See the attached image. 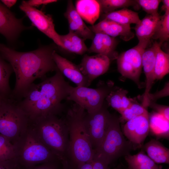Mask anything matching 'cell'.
<instances>
[{"label": "cell", "mask_w": 169, "mask_h": 169, "mask_svg": "<svg viewBox=\"0 0 169 169\" xmlns=\"http://www.w3.org/2000/svg\"><path fill=\"white\" fill-rule=\"evenodd\" d=\"M150 42L139 41L133 48L119 55L117 58L118 70L121 75L133 81L141 88L140 76L142 68V56Z\"/></svg>", "instance_id": "9"}, {"label": "cell", "mask_w": 169, "mask_h": 169, "mask_svg": "<svg viewBox=\"0 0 169 169\" xmlns=\"http://www.w3.org/2000/svg\"><path fill=\"white\" fill-rule=\"evenodd\" d=\"M88 27L95 34L102 33L114 38L119 36L125 41L130 40L135 36L130 25L121 24L106 19H103L97 24Z\"/></svg>", "instance_id": "16"}, {"label": "cell", "mask_w": 169, "mask_h": 169, "mask_svg": "<svg viewBox=\"0 0 169 169\" xmlns=\"http://www.w3.org/2000/svg\"><path fill=\"white\" fill-rule=\"evenodd\" d=\"M14 145L7 138L0 134V161L15 160Z\"/></svg>", "instance_id": "30"}, {"label": "cell", "mask_w": 169, "mask_h": 169, "mask_svg": "<svg viewBox=\"0 0 169 169\" xmlns=\"http://www.w3.org/2000/svg\"><path fill=\"white\" fill-rule=\"evenodd\" d=\"M161 17L159 13L155 15L148 14L136 24L134 29L139 41L150 42Z\"/></svg>", "instance_id": "19"}, {"label": "cell", "mask_w": 169, "mask_h": 169, "mask_svg": "<svg viewBox=\"0 0 169 169\" xmlns=\"http://www.w3.org/2000/svg\"><path fill=\"white\" fill-rule=\"evenodd\" d=\"M169 82H167L164 87L161 90L153 94L150 93L148 95V99L149 103L150 101H153L157 100L169 95Z\"/></svg>", "instance_id": "35"}, {"label": "cell", "mask_w": 169, "mask_h": 169, "mask_svg": "<svg viewBox=\"0 0 169 169\" xmlns=\"http://www.w3.org/2000/svg\"><path fill=\"white\" fill-rule=\"evenodd\" d=\"M161 2L163 4L161 7V10L165 12L169 11V0H163Z\"/></svg>", "instance_id": "41"}, {"label": "cell", "mask_w": 169, "mask_h": 169, "mask_svg": "<svg viewBox=\"0 0 169 169\" xmlns=\"http://www.w3.org/2000/svg\"><path fill=\"white\" fill-rule=\"evenodd\" d=\"M110 61L107 57L101 54L92 56L85 54L78 66L91 84L94 79L107 71Z\"/></svg>", "instance_id": "13"}, {"label": "cell", "mask_w": 169, "mask_h": 169, "mask_svg": "<svg viewBox=\"0 0 169 169\" xmlns=\"http://www.w3.org/2000/svg\"><path fill=\"white\" fill-rule=\"evenodd\" d=\"M75 7L82 19L91 25H94L100 17V6L97 0H77Z\"/></svg>", "instance_id": "20"}, {"label": "cell", "mask_w": 169, "mask_h": 169, "mask_svg": "<svg viewBox=\"0 0 169 169\" xmlns=\"http://www.w3.org/2000/svg\"><path fill=\"white\" fill-rule=\"evenodd\" d=\"M120 122L119 118L116 115L111 114L105 137L100 146L94 150L93 157L100 159L108 166L138 147L125 139L120 129Z\"/></svg>", "instance_id": "6"}, {"label": "cell", "mask_w": 169, "mask_h": 169, "mask_svg": "<svg viewBox=\"0 0 169 169\" xmlns=\"http://www.w3.org/2000/svg\"><path fill=\"white\" fill-rule=\"evenodd\" d=\"M6 61L0 54V95L3 97L9 98L12 91L9 79L13 71L10 64Z\"/></svg>", "instance_id": "26"}, {"label": "cell", "mask_w": 169, "mask_h": 169, "mask_svg": "<svg viewBox=\"0 0 169 169\" xmlns=\"http://www.w3.org/2000/svg\"><path fill=\"white\" fill-rule=\"evenodd\" d=\"M148 106L154 109L157 113L162 115L166 120L169 121V106L157 104L154 102L150 101Z\"/></svg>", "instance_id": "34"}, {"label": "cell", "mask_w": 169, "mask_h": 169, "mask_svg": "<svg viewBox=\"0 0 169 169\" xmlns=\"http://www.w3.org/2000/svg\"><path fill=\"white\" fill-rule=\"evenodd\" d=\"M63 49L76 54L82 55L87 52L88 48L84 40L74 33L69 31L67 34L60 35Z\"/></svg>", "instance_id": "24"}, {"label": "cell", "mask_w": 169, "mask_h": 169, "mask_svg": "<svg viewBox=\"0 0 169 169\" xmlns=\"http://www.w3.org/2000/svg\"><path fill=\"white\" fill-rule=\"evenodd\" d=\"M102 16V19L110 20L123 25L137 24L141 21L137 13L127 8L103 14Z\"/></svg>", "instance_id": "22"}, {"label": "cell", "mask_w": 169, "mask_h": 169, "mask_svg": "<svg viewBox=\"0 0 169 169\" xmlns=\"http://www.w3.org/2000/svg\"><path fill=\"white\" fill-rule=\"evenodd\" d=\"M117 44L115 38L102 33H96L87 52L106 56L110 61L116 59L119 55L115 50Z\"/></svg>", "instance_id": "18"}, {"label": "cell", "mask_w": 169, "mask_h": 169, "mask_svg": "<svg viewBox=\"0 0 169 169\" xmlns=\"http://www.w3.org/2000/svg\"><path fill=\"white\" fill-rule=\"evenodd\" d=\"M53 59L60 72L75 83L77 86L88 87L90 84L88 79L81 73L78 65L58 54H53Z\"/></svg>", "instance_id": "17"}, {"label": "cell", "mask_w": 169, "mask_h": 169, "mask_svg": "<svg viewBox=\"0 0 169 169\" xmlns=\"http://www.w3.org/2000/svg\"><path fill=\"white\" fill-rule=\"evenodd\" d=\"M147 111L146 109L142 105L133 102L129 107L120 113L121 115V117L119 118L120 122V121H127Z\"/></svg>", "instance_id": "32"}, {"label": "cell", "mask_w": 169, "mask_h": 169, "mask_svg": "<svg viewBox=\"0 0 169 169\" xmlns=\"http://www.w3.org/2000/svg\"><path fill=\"white\" fill-rule=\"evenodd\" d=\"M85 111L74 103L68 109L64 117L69 133L67 162L71 169L91 161L94 157V151L84 124Z\"/></svg>", "instance_id": "3"}, {"label": "cell", "mask_w": 169, "mask_h": 169, "mask_svg": "<svg viewBox=\"0 0 169 169\" xmlns=\"http://www.w3.org/2000/svg\"><path fill=\"white\" fill-rule=\"evenodd\" d=\"M114 169H120L118 168H114Z\"/></svg>", "instance_id": "44"}, {"label": "cell", "mask_w": 169, "mask_h": 169, "mask_svg": "<svg viewBox=\"0 0 169 169\" xmlns=\"http://www.w3.org/2000/svg\"><path fill=\"white\" fill-rule=\"evenodd\" d=\"M25 28L21 19L0 2V33L9 41H13Z\"/></svg>", "instance_id": "15"}, {"label": "cell", "mask_w": 169, "mask_h": 169, "mask_svg": "<svg viewBox=\"0 0 169 169\" xmlns=\"http://www.w3.org/2000/svg\"><path fill=\"white\" fill-rule=\"evenodd\" d=\"M100 8V13H108L120 8H127L130 6H139L136 0H97Z\"/></svg>", "instance_id": "28"}, {"label": "cell", "mask_w": 169, "mask_h": 169, "mask_svg": "<svg viewBox=\"0 0 169 169\" xmlns=\"http://www.w3.org/2000/svg\"><path fill=\"white\" fill-rule=\"evenodd\" d=\"M128 92L125 90L117 87L110 93L105 100L108 105L120 113L133 103L127 97Z\"/></svg>", "instance_id": "23"}, {"label": "cell", "mask_w": 169, "mask_h": 169, "mask_svg": "<svg viewBox=\"0 0 169 169\" xmlns=\"http://www.w3.org/2000/svg\"><path fill=\"white\" fill-rule=\"evenodd\" d=\"M56 0H30L26 1L27 3L30 6L35 8L42 5H47L49 3L57 2Z\"/></svg>", "instance_id": "37"}, {"label": "cell", "mask_w": 169, "mask_h": 169, "mask_svg": "<svg viewBox=\"0 0 169 169\" xmlns=\"http://www.w3.org/2000/svg\"><path fill=\"white\" fill-rule=\"evenodd\" d=\"M1 1L8 8H10L15 4L17 1L16 0H2Z\"/></svg>", "instance_id": "40"}, {"label": "cell", "mask_w": 169, "mask_h": 169, "mask_svg": "<svg viewBox=\"0 0 169 169\" xmlns=\"http://www.w3.org/2000/svg\"><path fill=\"white\" fill-rule=\"evenodd\" d=\"M143 148L155 163L169 164V150L158 140L151 139L145 144Z\"/></svg>", "instance_id": "21"}, {"label": "cell", "mask_w": 169, "mask_h": 169, "mask_svg": "<svg viewBox=\"0 0 169 169\" xmlns=\"http://www.w3.org/2000/svg\"></svg>", "instance_id": "45"}, {"label": "cell", "mask_w": 169, "mask_h": 169, "mask_svg": "<svg viewBox=\"0 0 169 169\" xmlns=\"http://www.w3.org/2000/svg\"><path fill=\"white\" fill-rule=\"evenodd\" d=\"M29 125L40 141L61 162L67 161L69 133L64 117L49 115L30 122Z\"/></svg>", "instance_id": "4"}, {"label": "cell", "mask_w": 169, "mask_h": 169, "mask_svg": "<svg viewBox=\"0 0 169 169\" xmlns=\"http://www.w3.org/2000/svg\"><path fill=\"white\" fill-rule=\"evenodd\" d=\"M105 100L101 107L91 113L85 111L84 127L92 148L96 149L102 141L107 131L111 115Z\"/></svg>", "instance_id": "10"}, {"label": "cell", "mask_w": 169, "mask_h": 169, "mask_svg": "<svg viewBox=\"0 0 169 169\" xmlns=\"http://www.w3.org/2000/svg\"><path fill=\"white\" fill-rule=\"evenodd\" d=\"M116 87L110 80L100 82L95 88L71 86L66 99L74 102L87 113H91L101 107L107 96Z\"/></svg>", "instance_id": "8"}, {"label": "cell", "mask_w": 169, "mask_h": 169, "mask_svg": "<svg viewBox=\"0 0 169 169\" xmlns=\"http://www.w3.org/2000/svg\"><path fill=\"white\" fill-rule=\"evenodd\" d=\"M54 161L43 163L28 167H18L17 169H59L58 163Z\"/></svg>", "instance_id": "36"}, {"label": "cell", "mask_w": 169, "mask_h": 169, "mask_svg": "<svg viewBox=\"0 0 169 169\" xmlns=\"http://www.w3.org/2000/svg\"><path fill=\"white\" fill-rule=\"evenodd\" d=\"M169 38V11L161 16L156 30L152 39H158L161 45Z\"/></svg>", "instance_id": "29"}, {"label": "cell", "mask_w": 169, "mask_h": 169, "mask_svg": "<svg viewBox=\"0 0 169 169\" xmlns=\"http://www.w3.org/2000/svg\"><path fill=\"white\" fill-rule=\"evenodd\" d=\"M158 45L155 41L151 47L145 49L142 56V66L146 76L145 90L142 105L146 108L148 106V95L155 80L154 68Z\"/></svg>", "instance_id": "14"}, {"label": "cell", "mask_w": 169, "mask_h": 169, "mask_svg": "<svg viewBox=\"0 0 169 169\" xmlns=\"http://www.w3.org/2000/svg\"><path fill=\"white\" fill-rule=\"evenodd\" d=\"M3 97L0 95V100H1Z\"/></svg>", "instance_id": "43"}, {"label": "cell", "mask_w": 169, "mask_h": 169, "mask_svg": "<svg viewBox=\"0 0 169 169\" xmlns=\"http://www.w3.org/2000/svg\"><path fill=\"white\" fill-rule=\"evenodd\" d=\"M64 15L67 19L71 20L85 31H92L85 24L83 20L77 12L72 1L69 0L68 1L67 9Z\"/></svg>", "instance_id": "31"}, {"label": "cell", "mask_w": 169, "mask_h": 169, "mask_svg": "<svg viewBox=\"0 0 169 169\" xmlns=\"http://www.w3.org/2000/svg\"><path fill=\"white\" fill-rule=\"evenodd\" d=\"M55 51L54 47L49 45L20 52L0 44V54L10 64L15 75V85L10 98L19 101L35 80L44 79L47 73L58 69L53 57Z\"/></svg>", "instance_id": "1"}, {"label": "cell", "mask_w": 169, "mask_h": 169, "mask_svg": "<svg viewBox=\"0 0 169 169\" xmlns=\"http://www.w3.org/2000/svg\"><path fill=\"white\" fill-rule=\"evenodd\" d=\"M29 123L27 115L16 101L3 97L0 100V134L13 144Z\"/></svg>", "instance_id": "7"}, {"label": "cell", "mask_w": 169, "mask_h": 169, "mask_svg": "<svg viewBox=\"0 0 169 169\" xmlns=\"http://www.w3.org/2000/svg\"><path fill=\"white\" fill-rule=\"evenodd\" d=\"M70 86L58 70L41 82L33 83L17 103L30 122L49 115L58 116L64 111L62 101L69 96Z\"/></svg>", "instance_id": "2"}, {"label": "cell", "mask_w": 169, "mask_h": 169, "mask_svg": "<svg viewBox=\"0 0 169 169\" xmlns=\"http://www.w3.org/2000/svg\"><path fill=\"white\" fill-rule=\"evenodd\" d=\"M138 5L148 14H158V7L161 0H136Z\"/></svg>", "instance_id": "33"}, {"label": "cell", "mask_w": 169, "mask_h": 169, "mask_svg": "<svg viewBox=\"0 0 169 169\" xmlns=\"http://www.w3.org/2000/svg\"><path fill=\"white\" fill-rule=\"evenodd\" d=\"M92 160L93 159L90 161L80 164L74 169H94Z\"/></svg>", "instance_id": "39"}, {"label": "cell", "mask_w": 169, "mask_h": 169, "mask_svg": "<svg viewBox=\"0 0 169 169\" xmlns=\"http://www.w3.org/2000/svg\"><path fill=\"white\" fill-rule=\"evenodd\" d=\"M19 7L28 17L33 26L63 48L60 35L55 30L53 20L50 15L46 14L42 11L29 6L26 1H23Z\"/></svg>", "instance_id": "11"}, {"label": "cell", "mask_w": 169, "mask_h": 169, "mask_svg": "<svg viewBox=\"0 0 169 169\" xmlns=\"http://www.w3.org/2000/svg\"><path fill=\"white\" fill-rule=\"evenodd\" d=\"M17 167L15 160L0 161V169H17Z\"/></svg>", "instance_id": "38"}, {"label": "cell", "mask_w": 169, "mask_h": 169, "mask_svg": "<svg viewBox=\"0 0 169 169\" xmlns=\"http://www.w3.org/2000/svg\"><path fill=\"white\" fill-rule=\"evenodd\" d=\"M128 164V169H161L144 152L141 151L136 154H130L125 156Z\"/></svg>", "instance_id": "25"}, {"label": "cell", "mask_w": 169, "mask_h": 169, "mask_svg": "<svg viewBox=\"0 0 169 169\" xmlns=\"http://www.w3.org/2000/svg\"><path fill=\"white\" fill-rule=\"evenodd\" d=\"M161 46L159 44L154 68L155 80L161 79L169 72V54L163 51Z\"/></svg>", "instance_id": "27"}, {"label": "cell", "mask_w": 169, "mask_h": 169, "mask_svg": "<svg viewBox=\"0 0 169 169\" xmlns=\"http://www.w3.org/2000/svg\"><path fill=\"white\" fill-rule=\"evenodd\" d=\"M149 119L147 111L144 114L128 121L123 128L124 135L133 144L140 146L148 135Z\"/></svg>", "instance_id": "12"}, {"label": "cell", "mask_w": 169, "mask_h": 169, "mask_svg": "<svg viewBox=\"0 0 169 169\" xmlns=\"http://www.w3.org/2000/svg\"><path fill=\"white\" fill-rule=\"evenodd\" d=\"M61 163L62 165V168L61 169H71L67 161L62 162Z\"/></svg>", "instance_id": "42"}, {"label": "cell", "mask_w": 169, "mask_h": 169, "mask_svg": "<svg viewBox=\"0 0 169 169\" xmlns=\"http://www.w3.org/2000/svg\"><path fill=\"white\" fill-rule=\"evenodd\" d=\"M13 145L15 161L18 167H28L50 162H61L40 141L29 124Z\"/></svg>", "instance_id": "5"}]
</instances>
